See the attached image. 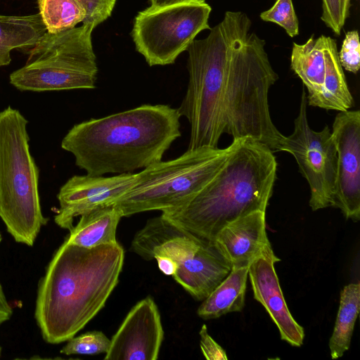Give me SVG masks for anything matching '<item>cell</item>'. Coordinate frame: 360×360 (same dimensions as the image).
<instances>
[{"label":"cell","instance_id":"obj_6","mask_svg":"<svg viewBox=\"0 0 360 360\" xmlns=\"http://www.w3.org/2000/svg\"><path fill=\"white\" fill-rule=\"evenodd\" d=\"M240 139L224 148L188 149L136 174L131 187L112 204L122 217L150 210H173L190 201L219 171Z\"/></svg>","mask_w":360,"mask_h":360},{"label":"cell","instance_id":"obj_13","mask_svg":"<svg viewBox=\"0 0 360 360\" xmlns=\"http://www.w3.org/2000/svg\"><path fill=\"white\" fill-rule=\"evenodd\" d=\"M281 259L271 251L248 266V276L254 298L266 310L277 326L281 339L293 347H300L304 328L295 320L285 301L275 264Z\"/></svg>","mask_w":360,"mask_h":360},{"label":"cell","instance_id":"obj_23","mask_svg":"<svg viewBox=\"0 0 360 360\" xmlns=\"http://www.w3.org/2000/svg\"><path fill=\"white\" fill-rule=\"evenodd\" d=\"M39 13L47 32L56 34L72 29L86 18L79 0H37Z\"/></svg>","mask_w":360,"mask_h":360},{"label":"cell","instance_id":"obj_32","mask_svg":"<svg viewBox=\"0 0 360 360\" xmlns=\"http://www.w3.org/2000/svg\"><path fill=\"white\" fill-rule=\"evenodd\" d=\"M188 0H150V6L160 7L165 6L172 5Z\"/></svg>","mask_w":360,"mask_h":360},{"label":"cell","instance_id":"obj_10","mask_svg":"<svg viewBox=\"0 0 360 360\" xmlns=\"http://www.w3.org/2000/svg\"><path fill=\"white\" fill-rule=\"evenodd\" d=\"M332 136L337 150L335 207L346 219H360V111L339 112Z\"/></svg>","mask_w":360,"mask_h":360},{"label":"cell","instance_id":"obj_20","mask_svg":"<svg viewBox=\"0 0 360 360\" xmlns=\"http://www.w3.org/2000/svg\"><path fill=\"white\" fill-rule=\"evenodd\" d=\"M324 35L311 36L304 44L293 43L290 68L307 90L309 105L316 98L325 77Z\"/></svg>","mask_w":360,"mask_h":360},{"label":"cell","instance_id":"obj_7","mask_svg":"<svg viewBox=\"0 0 360 360\" xmlns=\"http://www.w3.org/2000/svg\"><path fill=\"white\" fill-rule=\"evenodd\" d=\"M94 28L82 23L56 34L46 32L30 49L26 64L10 75V83L20 91L34 92L96 88Z\"/></svg>","mask_w":360,"mask_h":360},{"label":"cell","instance_id":"obj_2","mask_svg":"<svg viewBox=\"0 0 360 360\" xmlns=\"http://www.w3.org/2000/svg\"><path fill=\"white\" fill-rule=\"evenodd\" d=\"M124 257L118 243L86 248L65 240L37 291L34 318L46 342L68 341L98 313L118 283Z\"/></svg>","mask_w":360,"mask_h":360},{"label":"cell","instance_id":"obj_9","mask_svg":"<svg viewBox=\"0 0 360 360\" xmlns=\"http://www.w3.org/2000/svg\"><path fill=\"white\" fill-rule=\"evenodd\" d=\"M307 103V94L303 89L293 132L285 136L280 151L288 152L295 158L309 186V206L312 211H316L335 207L337 150L328 125L319 131L309 127Z\"/></svg>","mask_w":360,"mask_h":360},{"label":"cell","instance_id":"obj_3","mask_svg":"<svg viewBox=\"0 0 360 360\" xmlns=\"http://www.w3.org/2000/svg\"><path fill=\"white\" fill-rule=\"evenodd\" d=\"M180 136L177 109L143 104L75 124L61 147L86 174L104 176L131 173L161 161Z\"/></svg>","mask_w":360,"mask_h":360},{"label":"cell","instance_id":"obj_19","mask_svg":"<svg viewBox=\"0 0 360 360\" xmlns=\"http://www.w3.org/2000/svg\"><path fill=\"white\" fill-rule=\"evenodd\" d=\"M248 276V266H231L229 274L203 300L198 315L204 319H212L241 311L245 306Z\"/></svg>","mask_w":360,"mask_h":360},{"label":"cell","instance_id":"obj_16","mask_svg":"<svg viewBox=\"0 0 360 360\" xmlns=\"http://www.w3.org/2000/svg\"><path fill=\"white\" fill-rule=\"evenodd\" d=\"M231 269L214 241L205 239L196 253L178 266L172 276L195 299L203 300Z\"/></svg>","mask_w":360,"mask_h":360},{"label":"cell","instance_id":"obj_28","mask_svg":"<svg viewBox=\"0 0 360 360\" xmlns=\"http://www.w3.org/2000/svg\"><path fill=\"white\" fill-rule=\"evenodd\" d=\"M86 10V18L83 23L95 27L110 15L116 0H79Z\"/></svg>","mask_w":360,"mask_h":360},{"label":"cell","instance_id":"obj_14","mask_svg":"<svg viewBox=\"0 0 360 360\" xmlns=\"http://www.w3.org/2000/svg\"><path fill=\"white\" fill-rule=\"evenodd\" d=\"M266 226V212L255 210L224 226L213 241L231 266H248L273 251Z\"/></svg>","mask_w":360,"mask_h":360},{"label":"cell","instance_id":"obj_4","mask_svg":"<svg viewBox=\"0 0 360 360\" xmlns=\"http://www.w3.org/2000/svg\"><path fill=\"white\" fill-rule=\"evenodd\" d=\"M264 144L240 139L216 175L187 203L162 215L198 237L213 240L234 219L266 212L276 179L277 162Z\"/></svg>","mask_w":360,"mask_h":360},{"label":"cell","instance_id":"obj_17","mask_svg":"<svg viewBox=\"0 0 360 360\" xmlns=\"http://www.w3.org/2000/svg\"><path fill=\"white\" fill-rule=\"evenodd\" d=\"M325 77L320 93L309 104L325 110H349L354 105L334 39L324 36Z\"/></svg>","mask_w":360,"mask_h":360},{"label":"cell","instance_id":"obj_24","mask_svg":"<svg viewBox=\"0 0 360 360\" xmlns=\"http://www.w3.org/2000/svg\"><path fill=\"white\" fill-rule=\"evenodd\" d=\"M60 349L65 355H97L106 353L110 340L101 331H90L68 340Z\"/></svg>","mask_w":360,"mask_h":360},{"label":"cell","instance_id":"obj_8","mask_svg":"<svg viewBox=\"0 0 360 360\" xmlns=\"http://www.w3.org/2000/svg\"><path fill=\"white\" fill-rule=\"evenodd\" d=\"M210 6L205 0L149 8L134 19L131 35L136 49L150 66L174 63L198 34L210 30Z\"/></svg>","mask_w":360,"mask_h":360},{"label":"cell","instance_id":"obj_5","mask_svg":"<svg viewBox=\"0 0 360 360\" xmlns=\"http://www.w3.org/2000/svg\"><path fill=\"white\" fill-rule=\"evenodd\" d=\"M27 124L10 105L0 111V218L17 243L32 246L48 218L41 211Z\"/></svg>","mask_w":360,"mask_h":360},{"label":"cell","instance_id":"obj_21","mask_svg":"<svg viewBox=\"0 0 360 360\" xmlns=\"http://www.w3.org/2000/svg\"><path fill=\"white\" fill-rule=\"evenodd\" d=\"M47 32L40 14L0 15V66L11 62L15 49H31Z\"/></svg>","mask_w":360,"mask_h":360},{"label":"cell","instance_id":"obj_27","mask_svg":"<svg viewBox=\"0 0 360 360\" xmlns=\"http://www.w3.org/2000/svg\"><path fill=\"white\" fill-rule=\"evenodd\" d=\"M338 57L342 68L354 74L358 72L360 68V43L357 30L346 33Z\"/></svg>","mask_w":360,"mask_h":360},{"label":"cell","instance_id":"obj_11","mask_svg":"<svg viewBox=\"0 0 360 360\" xmlns=\"http://www.w3.org/2000/svg\"><path fill=\"white\" fill-rule=\"evenodd\" d=\"M136 174L112 176L74 175L60 188L57 195L59 208L55 223L71 231L75 217L103 205L112 204L132 185Z\"/></svg>","mask_w":360,"mask_h":360},{"label":"cell","instance_id":"obj_34","mask_svg":"<svg viewBox=\"0 0 360 360\" xmlns=\"http://www.w3.org/2000/svg\"><path fill=\"white\" fill-rule=\"evenodd\" d=\"M1 347L0 346V356H1Z\"/></svg>","mask_w":360,"mask_h":360},{"label":"cell","instance_id":"obj_25","mask_svg":"<svg viewBox=\"0 0 360 360\" xmlns=\"http://www.w3.org/2000/svg\"><path fill=\"white\" fill-rule=\"evenodd\" d=\"M260 18L280 25L290 37L299 34V21L292 0H276L271 8L260 13Z\"/></svg>","mask_w":360,"mask_h":360},{"label":"cell","instance_id":"obj_18","mask_svg":"<svg viewBox=\"0 0 360 360\" xmlns=\"http://www.w3.org/2000/svg\"><path fill=\"white\" fill-rule=\"evenodd\" d=\"M122 217L120 210L112 205L96 207L80 216L65 240L86 248L117 243L116 230Z\"/></svg>","mask_w":360,"mask_h":360},{"label":"cell","instance_id":"obj_22","mask_svg":"<svg viewBox=\"0 0 360 360\" xmlns=\"http://www.w3.org/2000/svg\"><path fill=\"white\" fill-rule=\"evenodd\" d=\"M359 309V282L349 283L341 290L340 306L329 340L330 354L333 359L341 357L349 349Z\"/></svg>","mask_w":360,"mask_h":360},{"label":"cell","instance_id":"obj_15","mask_svg":"<svg viewBox=\"0 0 360 360\" xmlns=\"http://www.w3.org/2000/svg\"><path fill=\"white\" fill-rule=\"evenodd\" d=\"M204 240L161 214L148 219L136 233L131 250L146 260L165 256L179 266L196 253Z\"/></svg>","mask_w":360,"mask_h":360},{"label":"cell","instance_id":"obj_1","mask_svg":"<svg viewBox=\"0 0 360 360\" xmlns=\"http://www.w3.org/2000/svg\"><path fill=\"white\" fill-rule=\"evenodd\" d=\"M251 26L246 13L226 11L205 38L187 49L188 84L177 110L191 126L188 149L218 148L226 134L281 150L285 136L272 122L268 99L278 77L265 41Z\"/></svg>","mask_w":360,"mask_h":360},{"label":"cell","instance_id":"obj_26","mask_svg":"<svg viewBox=\"0 0 360 360\" xmlns=\"http://www.w3.org/2000/svg\"><path fill=\"white\" fill-rule=\"evenodd\" d=\"M321 20L336 35H340L349 15L351 0H321Z\"/></svg>","mask_w":360,"mask_h":360},{"label":"cell","instance_id":"obj_12","mask_svg":"<svg viewBox=\"0 0 360 360\" xmlns=\"http://www.w3.org/2000/svg\"><path fill=\"white\" fill-rule=\"evenodd\" d=\"M164 338L160 314L153 299L147 297L127 314L110 340L105 360H155Z\"/></svg>","mask_w":360,"mask_h":360},{"label":"cell","instance_id":"obj_29","mask_svg":"<svg viewBox=\"0 0 360 360\" xmlns=\"http://www.w3.org/2000/svg\"><path fill=\"white\" fill-rule=\"evenodd\" d=\"M199 335L200 349L206 359H228L226 351L210 335L205 324L202 326Z\"/></svg>","mask_w":360,"mask_h":360},{"label":"cell","instance_id":"obj_33","mask_svg":"<svg viewBox=\"0 0 360 360\" xmlns=\"http://www.w3.org/2000/svg\"><path fill=\"white\" fill-rule=\"evenodd\" d=\"M1 240H2V235H1V233L0 232V243H1Z\"/></svg>","mask_w":360,"mask_h":360},{"label":"cell","instance_id":"obj_30","mask_svg":"<svg viewBox=\"0 0 360 360\" xmlns=\"http://www.w3.org/2000/svg\"><path fill=\"white\" fill-rule=\"evenodd\" d=\"M160 270L167 276H173L177 269L178 264L172 259L165 256H155Z\"/></svg>","mask_w":360,"mask_h":360},{"label":"cell","instance_id":"obj_31","mask_svg":"<svg viewBox=\"0 0 360 360\" xmlns=\"http://www.w3.org/2000/svg\"><path fill=\"white\" fill-rule=\"evenodd\" d=\"M13 314V309L0 285V325L8 321Z\"/></svg>","mask_w":360,"mask_h":360}]
</instances>
